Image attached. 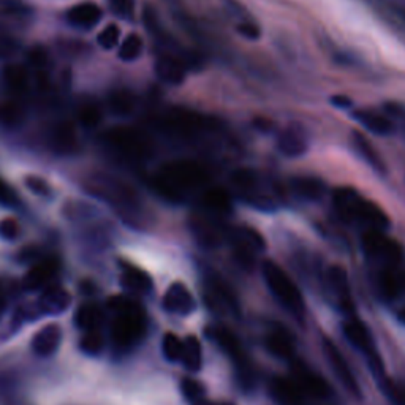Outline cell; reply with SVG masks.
<instances>
[{
  "mask_svg": "<svg viewBox=\"0 0 405 405\" xmlns=\"http://www.w3.org/2000/svg\"><path fill=\"white\" fill-rule=\"evenodd\" d=\"M207 295L212 302V307L220 310H228V312H236L238 310V302H236L234 295L227 283L219 278L207 279Z\"/></svg>",
  "mask_w": 405,
  "mask_h": 405,
  "instance_id": "cell-26",
  "label": "cell"
},
{
  "mask_svg": "<svg viewBox=\"0 0 405 405\" xmlns=\"http://www.w3.org/2000/svg\"><path fill=\"white\" fill-rule=\"evenodd\" d=\"M236 29H238V32L241 33L242 37H246L249 40H256V38H260V35H261L260 27L252 21L239 23L238 25H236Z\"/></svg>",
  "mask_w": 405,
  "mask_h": 405,
  "instance_id": "cell-49",
  "label": "cell"
},
{
  "mask_svg": "<svg viewBox=\"0 0 405 405\" xmlns=\"http://www.w3.org/2000/svg\"><path fill=\"white\" fill-rule=\"evenodd\" d=\"M193 405H212V404H209L207 401H205V399H201V401H198V402H195Z\"/></svg>",
  "mask_w": 405,
  "mask_h": 405,
  "instance_id": "cell-53",
  "label": "cell"
},
{
  "mask_svg": "<svg viewBox=\"0 0 405 405\" xmlns=\"http://www.w3.org/2000/svg\"><path fill=\"white\" fill-rule=\"evenodd\" d=\"M19 200H18V195L15 193V190H11V188L6 186L2 179H0V205L13 207V206H16Z\"/></svg>",
  "mask_w": 405,
  "mask_h": 405,
  "instance_id": "cell-48",
  "label": "cell"
},
{
  "mask_svg": "<svg viewBox=\"0 0 405 405\" xmlns=\"http://www.w3.org/2000/svg\"><path fill=\"white\" fill-rule=\"evenodd\" d=\"M159 124L166 133L182 139H195L205 137V135L217 130L219 127L215 120L205 116V114L190 110H182V108L168 111L165 116L160 119Z\"/></svg>",
  "mask_w": 405,
  "mask_h": 405,
  "instance_id": "cell-5",
  "label": "cell"
},
{
  "mask_svg": "<svg viewBox=\"0 0 405 405\" xmlns=\"http://www.w3.org/2000/svg\"><path fill=\"white\" fill-rule=\"evenodd\" d=\"M209 171L195 160H174L160 168L152 179V188L171 202L184 201L187 195L201 193L209 187Z\"/></svg>",
  "mask_w": 405,
  "mask_h": 405,
  "instance_id": "cell-1",
  "label": "cell"
},
{
  "mask_svg": "<svg viewBox=\"0 0 405 405\" xmlns=\"http://www.w3.org/2000/svg\"><path fill=\"white\" fill-rule=\"evenodd\" d=\"M288 190L302 201H319L326 193L325 181L315 176H295L288 181Z\"/></svg>",
  "mask_w": 405,
  "mask_h": 405,
  "instance_id": "cell-19",
  "label": "cell"
},
{
  "mask_svg": "<svg viewBox=\"0 0 405 405\" xmlns=\"http://www.w3.org/2000/svg\"><path fill=\"white\" fill-rule=\"evenodd\" d=\"M266 347L274 356L280 358V360L292 361L295 358V347L293 339L283 328H275L269 331L266 337Z\"/></svg>",
  "mask_w": 405,
  "mask_h": 405,
  "instance_id": "cell-30",
  "label": "cell"
},
{
  "mask_svg": "<svg viewBox=\"0 0 405 405\" xmlns=\"http://www.w3.org/2000/svg\"><path fill=\"white\" fill-rule=\"evenodd\" d=\"M108 307L116 314L113 323V337L119 346L130 347L143 339L146 333V315L137 302L125 296H114L108 300Z\"/></svg>",
  "mask_w": 405,
  "mask_h": 405,
  "instance_id": "cell-3",
  "label": "cell"
},
{
  "mask_svg": "<svg viewBox=\"0 0 405 405\" xmlns=\"http://www.w3.org/2000/svg\"><path fill=\"white\" fill-rule=\"evenodd\" d=\"M323 352H325L329 366L333 369V372L336 374L337 379L342 383V387L353 396H360L361 394L360 384H358L353 370L350 369L347 360L341 353V350L337 348L333 342L326 339L323 342Z\"/></svg>",
  "mask_w": 405,
  "mask_h": 405,
  "instance_id": "cell-14",
  "label": "cell"
},
{
  "mask_svg": "<svg viewBox=\"0 0 405 405\" xmlns=\"http://www.w3.org/2000/svg\"><path fill=\"white\" fill-rule=\"evenodd\" d=\"M198 206L201 212L227 219L232 214V197L225 188L209 186L200 193Z\"/></svg>",
  "mask_w": 405,
  "mask_h": 405,
  "instance_id": "cell-15",
  "label": "cell"
},
{
  "mask_svg": "<svg viewBox=\"0 0 405 405\" xmlns=\"http://www.w3.org/2000/svg\"><path fill=\"white\" fill-rule=\"evenodd\" d=\"M111 10L120 18H132L133 16V0H108Z\"/></svg>",
  "mask_w": 405,
  "mask_h": 405,
  "instance_id": "cell-46",
  "label": "cell"
},
{
  "mask_svg": "<svg viewBox=\"0 0 405 405\" xmlns=\"http://www.w3.org/2000/svg\"><path fill=\"white\" fill-rule=\"evenodd\" d=\"M79 122L81 125H84L86 128H93L100 124L101 113L96 105H84L78 113Z\"/></svg>",
  "mask_w": 405,
  "mask_h": 405,
  "instance_id": "cell-41",
  "label": "cell"
},
{
  "mask_svg": "<svg viewBox=\"0 0 405 405\" xmlns=\"http://www.w3.org/2000/svg\"><path fill=\"white\" fill-rule=\"evenodd\" d=\"M271 394L279 405H306V394L293 379L279 377L271 384Z\"/></svg>",
  "mask_w": 405,
  "mask_h": 405,
  "instance_id": "cell-25",
  "label": "cell"
},
{
  "mask_svg": "<svg viewBox=\"0 0 405 405\" xmlns=\"http://www.w3.org/2000/svg\"><path fill=\"white\" fill-rule=\"evenodd\" d=\"M161 352H164L168 361H171V363L181 361L182 339H179V337L173 333L165 334L164 342H161Z\"/></svg>",
  "mask_w": 405,
  "mask_h": 405,
  "instance_id": "cell-39",
  "label": "cell"
},
{
  "mask_svg": "<svg viewBox=\"0 0 405 405\" xmlns=\"http://www.w3.org/2000/svg\"><path fill=\"white\" fill-rule=\"evenodd\" d=\"M120 283L128 292L132 293H149L152 290V279L143 269L137 266L125 265L122 269V275H120Z\"/></svg>",
  "mask_w": 405,
  "mask_h": 405,
  "instance_id": "cell-31",
  "label": "cell"
},
{
  "mask_svg": "<svg viewBox=\"0 0 405 405\" xmlns=\"http://www.w3.org/2000/svg\"><path fill=\"white\" fill-rule=\"evenodd\" d=\"M51 144L52 149L57 154L69 155L76 151L78 139H76V130L75 125L69 120H64V122L57 124L54 127L52 135H51Z\"/></svg>",
  "mask_w": 405,
  "mask_h": 405,
  "instance_id": "cell-28",
  "label": "cell"
},
{
  "mask_svg": "<svg viewBox=\"0 0 405 405\" xmlns=\"http://www.w3.org/2000/svg\"><path fill=\"white\" fill-rule=\"evenodd\" d=\"M380 382H383V391H384V394L389 397L391 402H393L394 405H405V389L401 387V384H396L389 379H384V377Z\"/></svg>",
  "mask_w": 405,
  "mask_h": 405,
  "instance_id": "cell-44",
  "label": "cell"
},
{
  "mask_svg": "<svg viewBox=\"0 0 405 405\" xmlns=\"http://www.w3.org/2000/svg\"><path fill=\"white\" fill-rule=\"evenodd\" d=\"M261 273L265 278L266 285L271 290V293L278 298V301L285 307L290 314L296 316H302L306 306H304L302 295L300 288L296 287L293 279L283 271V269L271 260L263 261Z\"/></svg>",
  "mask_w": 405,
  "mask_h": 405,
  "instance_id": "cell-4",
  "label": "cell"
},
{
  "mask_svg": "<svg viewBox=\"0 0 405 405\" xmlns=\"http://www.w3.org/2000/svg\"><path fill=\"white\" fill-rule=\"evenodd\" d=\"M120 37V29L116 24L106 25L101 33L98 35V45L105 50H113L114 46H118Z\"/></svg>",
  "mask_w": 405,
  "mask_h": 405,
  "instance_id": "cell-42",
  "label": "cell"
},
{
  "mask_svg": "<svg viewBox=\"0 0 405 405\" xmlns=\"http://www.w3.org/2000/svg\"><path fill=\"white\" fill-rule=\"evenodd\" d=\"M60 341H62V331L60 326L56 323H51V325H46L38 333L33 336L32 339V350L37 356H51L60 346Z\"/></svg>",
  "mask_w": 405,
  "mask_h": 405,
  "instance_id": "cell-24",
  "label": "cell"
},
{
  "mask_svg": "<svg viewBox=\"0 0 405 405\" xmlns=\"http://www.w3.org/2000/svg\"><path fill=\"white\" fill-rule=\"evenodd\" d=\"M24 118L23 106L16 101H6L0 106V120L6 125H18Z\"/></svg>",
  "mask_w": 405,
  "mask_h": 405,
  "instance_id": "cell-40",
  "label": "cell"
},
{
  "mask_svg": "<svg viewBox=\"0 0 405 405\" xmlns=\"http://www.w3.org/2000/svg\"><path fill=\"white\" fill-rule=\"evenodd\" d=\"M187 67L188 59L184 57V52H179L178 48L164 50L159 52L155 60V73L168 84H181L186 78Z\"/></svg>",
  "mask_w": 405,
  "mask_h": 405,
  "instance_id": "cell-13",
  "label": "cell"
},
{
  "mask_svg": "<svg viewBox=\"0 0 405 405\" xmlns=\"http://www.w3.org/2000/svg\"><path fill=\"white\" fill-rule=\"evenodd\" d=\"M164 307L174 315H188L195 310V300L184 283L176 282L166 290L164 296Z\"/></svg>",
  "mask_w": 405,
  "mask_h": 405,
  "instance_id": "cell-20",
  "label": "cell"
},
{
  "mask_svg": "<svg viewBox=\"0 0 405 405\" xmlns=\"http://www.w3.org/2000/svg\"><path fill=\"white\" fill-rule=\"evenodd\" d=\"M29 62L40 72L46 65V62H48V52H46L42 46H35V48H32L29 52Z\"/></svg>",
  "mask_w": 405,
  "mask_h": 405,
  "instance_id": "cell-47",
  "label": "cell"
},
{
  "mask_svg": "<svg viewBox=\"0 0 405 405\" xmlns=\"http://www.w3.org/2000/svg\"><path fill=\"white\" fill-rule=\"evenodd\" d=\"M190 229L201 246L219 247L228 241V234L232 227L227 225L225 219L209 215L206 212H197L190 219Z\"/></svg>",
  "mask_w": 405,
  "mask_h": 405,
  "instance_id": "cell-10",
  "label": "cell"
},
{
  "mask_svg": "<svg viewBox=\"0 0 405 405\" xmlns=\"http://www.w3.org/2000/svg\"><path fill=\"white\" fill-rule=\"evenodd\" d=\"M108 105H110L111 111L118 116H127L130 114L135 108V98L128 91L119 89L114 91L110 98H108Z\"/></svg>",
  "mask_w": 405,
  "mask_h": 405,
  "instance_id": "cell-36",
  "label": "cell"
},
{
  "mask_svg": "<svg viewBox=\"0 0 405 405\" xmlns=\"http://www.w3.org/2000/svg\"><path fill=\"white\" fill-rule=\"evenodd\" d=\"M59 273V261L50 258L37 263L35 266L29 269V273L24 278V287L29 292H35V290L48 288L51 280L56 278Z\"/></svg>",
  "mask_w": 405,
  "mask_h": 405,
  "instance_id": "cell-23",
  "label": "cell"
},
{
  "mask_svg": "<svg viewBox=\"0 0 405 405\" xmlns=\"http://www.w3.org/2000/svg\"><path fill=\"white\" fill-rule=\"evenodd\" d=\"M100 310L98 307L92 306V304H84L81 306L75 314V323L76 326L86 331H97L100 325Z\"/></svg>",
  "mask_w": 405,
  "mask_h": 405,
  "instance_id": "cell-35",
  "label": "cell"
},
{
  "mask_svg": "<svg viewBox=\"0 0 405 405\" xmlns=\"http://www.w3.org/2000/svg\"><path fill=\"white\" fill-rule=\"evenodd\" d=\"M113 149L130 160H143L151 154V143L146 135L130 127H114L105 135Z\"/></svg>",
  "mask_w": 405,
  "mask_h": 405,
  "instance_id": "cell-8",
  "label": "cell"
},
{
  "mask_svg": "<svg viewBox=\"0 0 405 405\" xmlns=\"http://www.w3.org/2000/svg\"><path fill=\"white\" fill-rule=\"evenodd\" d=\"M333 103H334L337 108H342V110H346V108L352 106V100H348L347 97H343V96H336V97L333 98Z\"/></svg>",
  "mask_w": 405,
  "mask_h": 405,
  "instance_id": "cell-51",
  "label": "cell"
},
{
  "mask_svg": "<svg viewBox=\"0 0 405 405\" xmlns=\"http://www.w3.org/2000/svg\"><path fill=\"white\" fill-rule=\"evenodd\" d=\"M333 207L341 220L363 227L364 232H387L391 225L388 214L353 187L334 188Z\"/></svg>",
  "mask_w": 405,
  "mask_h": 405,
  "instance_id": "cell-2",
  "label": "cell"
},
{
  "mask_svg": "<svg viewBox=\"0 0 405 405\" xmlns=\"http://www.w3.org/2000/svg\"><path fill=\"white\" fill-rule=\"evenodd\" d=\"M25 184H27V187H29L33 193H37V195H43V197H46V195L51 193L50 186L46 184V182H45L43 179H40V178L29 176V178L25 179Z\"/></svg>",
  "mask_w": 405,
  "mask_h": 405,
  "instance_id": "cell-50",
  "label": "cell"
},
{
  "mask_svg": "<svg viewBox=\"0 0 405 405\" xmlns=\"http://www.w3.org/2000/svg\"><path fill=\"white\" fill-rule=\"evenodd\" d=\"M232 186L238 197L256 209H274L278 207V195L269 192L266 182L258 174L249 168H241L232 174Z\"/></svg>",
  "mask_w": 405,
  "mask_h": 405,
  "instance_id": "cell-6",
  "label": "cell"
},
{
  "mask_svg": "<svg viewBox=\"0 0 405 405\" xmlns=\"http://www.w3.org/2000/svg\"><path fill=\"white\" fill-rule=\"evenodd\" d=\"M375 282L384 300L393 301L405 295V269L401 265L380 268Z\"/></svg>",
  "mask_w": 405,
  "mask_h": 405,
  "instance_id": "cell-16",
  "label": "cell"
},
{
  "mask_svg": "<svg viewBox=\"0 0 405 405\" xmlns=\"http://www.w3.org/2000/svg\"><path fill=\"white\" fill-rule=\"evenodd\" d=\"M209 334H211L214 342L234 361V364L239 369V372H244V379H251L249 367H246L247 360L244 356V352H242L239 341L236 339V336L233 333H229L227 328H211Z\"/></svg>",
  "mask_w": 405,
  "mask_h": 405,
  "instance_id": "cell-18",
  "label": "cell"
},
{
  "mask_svg": "<svg viewBox=\"0 0 405 405\" xmlns=\"http://www.w3.org/2000/svg\"><path fill=\"white\" fill-rule=\"evenodd\" d=\"M182 393H184L186 399L190 401L192 404L205 399V388H202L198 382H195L192 379L182 380Z\"/></svg>",
  "mask_w": 405,
  "mask_h": 405,
  "instance_id": "cell-43",
  "label": "cell"
},
{
  "mask_svg": "<svg viewBox=\"0 0 405 405\" xmlns=\"http://www.w3.org/2000/svg\"><path fill=\"white\" fill-rule=\"evenodd\" d=\"M72 304V296L62 287H48L43 290L37 301L40 315H59L65 312Z\"/></svg>",
  "mask_w": 405,
  "mask_h": 405,
  "instance_id": "cell-21",
  "label": "cell"
},
{
  "mask_svg": "<svg viewBox=\"0 0 405 405\" xmlns=\"http://www.w3.org/2000/svg\"><path fill=\"white\" fill-rule=\"evenodd\" d=\"M397 319H399L404 325H405V306L399 310V314H397Z\"/></svg>",
  "mask_w": 405,
  "mask_h": 405,
  "instance_id": "cell-52",
  "label": "cell"
},
{
  "mask_svg": "<svg viewBox=\"0 0 405 405\" xmlns=\"http://www.w3.org/2000/svg\"><path fill=\"white\" fill-rule=\"evenodd\" d=\"M343 334H346L347 339L352 342V346L356 350H360V352L367 358L372 372L382 380L384 377L383 363L380 360L379 352H377L374 339L372 336H370L367 326L360 320L350 319L347 323H343Z\"/></svg>",
  "mask_w": 405,
  "mask_h": 405,
  "instance_id": "cell-11",
  "label": "cell"
},
{
  "mask_svg": "<svg viewBox=\"0 0 405 405\" xmlns=\"http://www.w3.org/2000/svg\"><path fill=\"white\" fill-rule=\"evenodd\" d=\"M4 79L8 89L21 93L27 89V84H29V75H27V70L23 65H8L5 67L4 70Z\"/></svg>",
  "mask_w": 405,
  "mask_h": 405,
  "instance_id": "cell-34",
  "label": "cell"
},
{
  "mask_svg": "<svg viewBox=\"0 0 405 405\" xmlns=\"http://www.w3.org/2000/svg\"><path fill=\"white\" fill-rule=\"evenodd\" d=\"M326 278H328L329 290L333 292L337 304H339V307L346 314L352 315L355 312V306H353L352 292H350V282H348V275L346 273V269L337 265L331 266L328 269Z\"/></svg>",
  "mask_w": 405,
  "mask_h": 405,
  "instance_id": "cell-17",
  "label": "cell"
},
{
  "mask_svg": "<svg viewBox=\"0 0 405 405\" xmlns=\"http://www.w3.org/2000/svg\"><path fill=\"white\" fill-rule=\"evenodd\" d=\"M101 19V10L96 4H79L67 11V21L79 29H91Z\"/></svg>",
  "mask_w": 405,
  "mask_h": 405,
  "instance_id": "cell-29",
  "label": "cell"
},
{
  "mask_svg": "<svg viewBox=\"0 0 405 405\" xmlns=\"http://www.w3.org/2000/svg\"><path fill=\"white\" fill-rule=\"evenodd\" d=\"M353 118L360 122L364 128L375 135H391L394 130V124L388 116L384 114L367 110V108H360L353 113Z\"/></svg>",
  "mask_w": 405,
  "mask_h": 405,
  "instance_id": "cell-27",
  "label": "cell"
},
{
  "mask_svg": "<svg viewBox=\"0 0 405 405\" xmlns=\"http://www.w3.org/2000/svg\"><path fill=\"white\" fill-rule=\"evenodd\" d=\"M292 379L306 396L315 397V399H326L331 396V387L328 382L296 358L292 360Z\"/></svg>",
  "mask_w": 405,
  "mask_h": 405,
  "instance_id": "cell-12",
  "label": "cell"
},
{
  "mask_svg": "<svg viewBox=\"0 0 405 405\" xmlns=\"http://www.w3.org/2000/svg\"><path fill=\"white\" fill-rule=\"evenodd\" d=\"M227 242L233 249L236 261L244 268H252L256 256L265 251V241L261 234L249 227H232Z\"/></svg>",
  "mask_w": 405,
  "mask_h": 405,
  "instance_id": "cell-9",
  "label": "cell"
},
{
  "mask_svg": "<svg viewBox=\"0 0 405 405\" xmlns=\"http://www.w3.org/2000/svg\"><path fill=\"white\" fill-rule=\"evenodd\" d=\"M361 247L367 258L380 268L401 265L404 258L402 246L389 238L387 232H364Z\"/></svg>",
  "mask_w": 405,
  "mask_h": 405,
  "instance_id": "cell-7",
  "label": "cell"
},
{
  "mask_svg": "<svg viewBox=\"0 0 405 405\" xmlns=\"http://www.w3.org/2000/svg\"><path fill=\"white\" fill-rule=\"evenodd\" d=\"M353 146H355L356 152L361 155L367 165L372 166L374 170L379 171V173L384 171V164L380 157V154L375 151V147L372 146V143H370V141L364 137L363 133H360V132L353 133Z\"/></svg>",
  "mask_w": 405,
  "mask_h": 405,
  "instance_id": "cell-32",
  "label": "cell"
},
{
  "mask_svg": "<svg viewBox=\"0 0 405 405\" xmlns=\"http://www.w3.org/2000/svg\"><path fill=\"white\" fill-rule=\"evenodd\" d=\"M103 337H101L97 331H87V333L81 337L79 341V348L81 352L89 355V356H97L103 350Z\"/></svg>",
  "mask_w": 405,
  "mask_h": 405,
  "instance_id": "cell-38",
  "label": "cell"
},
{
  "mask_svg": "<svg viewBox=\"0 0 405 405\" xmlns=\"http://www.w3.org/2000/svg\"><path fill=\"white\" fill-rule=\"evenodd\" d=\"M201 360H202V352H201V343L197 337L188 336L182 341V355L181 361L188 370H200L201 367Z\"/></svg>",
  "mask_w": 405,
  "mask_h": 405,
  "instance_id": "cell-33",
  "label": "cell"
},
{
  "mask_svg": "<svg viewBox=\"0 0 405 405\" xmlns=\"http://www.w3.org/2000/svg\"><path fill=\"white\" fill-rule=\"evenodd\" d=\"M143 48H144L143 38L137 35V33H130V35L124 40L122 45H120L119 57L125 60V62H132V60H137L141 56Z\"/></svg>",
  "mask_w": 405,
  "mask_h": 405,
  "instance_id": "cell-37",
  "label": "cell"
},
{
  "mask_svg": "<svg viewBox=\"0 0 405 405\" xmlns=\"http://www.w3.org/2000/svg\"><path fill=\"white\" fill-rule=\"evenodd\" d=\"M19 236V225L15 219H4L0 222V238L13 241Z\"/></svg>",
  "mask_w": 405,
  "mask_h": 405,
  "instance_id": "cell-45",
  "label": "cell"
},
{
  "mask_svg": "<svg viewBox=\"0 0 405 405\" xmlns=\"http://www.w3.org/2000/svg\"><path fill=\"white\" fill-rule=\"evenodd\" d=\"M279 151L287 157H300L309 147L307 132L301 125H290L278 138Z\"/></svg>",
  "mask_w": 405,
  "mask_h": 405,
  "instance_id": "cell-22",
  "label": "cell"
}]
</instances>
